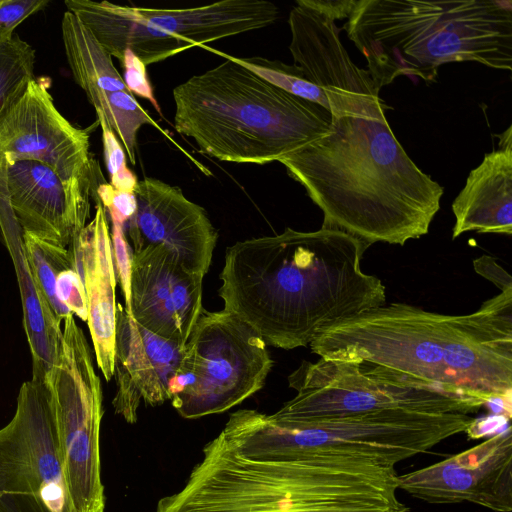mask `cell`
<instances>
[{
	"label": "cell",
	"mask_w": 512,
	"mask_h": 512,
	"mask_svg": "<svg viewBox=\"0 0 512 512\" xmlns=\"http://www.w3.org/2000/svg\"><path fill=\"white\" fill-rule=\"evenodd\" d=\"M367 248L323 227L238 241L226 249L219 275L224 310L268 345L308 346L333 325L386 303L381 280L361 270Z\"/></svg>",
	"instance_id": "obj_1"
},
{
	"label": "cell",
	"mask_w": 512,
	"mask_h": 512,
	"mask_svg": "<svg viewBox=\"0 0 512 512\" xmlns=\"http://www.w3.org/2000/svg\"><path fill=\"white\" fill-rule=\"evenodd\" d=\"M330 360L368 363L486 406L512 392V289L466 315L391 303L345 319L310 343Z\"/></svg>",
	"instance_id": "obj_2"
},
{
	"label": "cell",
	"mask_w": 512,
	"mask_h": 512,
	"mask_svg": "<svg viewBox=\"0 0 512 512\" xmlns=\"http://www.w3.org/2000/svg\"><path fill=\"white\" fill-rule=\"evenodd\" d=\"M278 162L322 210L323 228L368 247L426 235L444 193L406 153L386 115L331 118L327 134Z\"/></svg>",
	"instance_id": "obj_3"
},
{
	"label": "cell",
	"mask_w": 512,
	"mask_h": 512,
	"mask_svg": "<svg viewBox=\"0 0 512 512\" xmlns=\"http://www.w3.org/2000/svg\"><path fill=\"white\" fill-rule=\"evenodd\" d=\"M398 489L395 466L328 455L255 461L218 434L156 512H408Z\"/></svg>",
	"instance_id": "obj_4"
},
{
	"label": "cell",
	"mask_w": 512,
	"mask_h": 512,
	"mask_svg": "<svg viewBox=\"0 0 512 512\" xmlns=\"http://www.w3.org/2000/svg\"><path fill=\"white\" fill-rule=\"evenodd\" d=\"M342 29L379 90L401 75L436 82L450 62L512 70L510 0H354Z\"/></svg>",
	"instance_id": "obj_5"
},
{
	"label": "cell",
	"mask_w": 512,
	"mask_h": 512,
	"mask_svg": "<svg viewBox=\"0 0 512 512\" xmlns=\"http://www.w3.org/2000/svg\"><path fill=\"white\" fill-rule=\"evenodd\" d=\"M225 60L173 89L174 127L220 161H279L330 131L322 106L269 83L227 54Z\"/></svg>",
	"instance_id": "obj_6"
},
{
	"label": "cell",
	"mask_w": 512,
	"mask_h": 512,
	"mask_svg": "<svg viewBox=\"0 0 512 512\" xmlns=\"http://www.w3.org/2000/svg\"><path fill=\"white\" fill-rule=\"evenodd\" d=\"M473 420L463 413L388 410L281 424L269 414L240 409L230 414L219 434L239 455L255 461L328 455L395 466L465 432Z\"/></svg>",
	"instance_id": "obj_7"
},
{
	"label": "cell",
	"mask_w": 512,
	"mask_h": 512,
	"mask_svg": "<svg viewBox=\"0 0 512 512\" xmlns=\"http://www.w3.org/2000/svg\"><path fill=\"white\" fill-rule=\"evenodd\" d=\"M296 395L271 419L298 424L388 410L474 413L483 404L365 362L302 361L288 376Z\"/></svg>",
	"instance_id": "obj_8"
},
{
	"label": "cell",
	"mask_w": 512,
	"mask_h": 512,
	"mask_svg": "<svg viewBox=\"0 0 512 512\" xmlns=\"http://www.w3.org/2000/svg\"><path fill=\"white\" fill-rule=\"evenodd\" d=\"M266 345L234 314L203 309L171 384L172 406L197 419L239 405L265 384L273 366Z\"/></svg>",
	"instance_id": "obj_9"
},
{
	"label": "cell",
	"mask_w": 512,
	"mask_h": 512,
	"mask_svg": "<svg viewBox=\"0 0 512 512\" xmlns=\"http://www.w3.org/2000/svg\"><path fill=\"white\" fill-rule=\"evenodd\" d=\"M56 363L44 383L53 402L65 472L77 512H104L100 427L103 393L83 330L69 314L63 321Z\"/></svg>",
	"instance_id": "obj_10"
},
{
	"label": "cell",
	"mask_w": 512,
	"mask_h": 512,
	"mask_svg": "<svg viewBox=\"0 0 512 512\" xmlns=\"http://www.w3.org/2000/svg\"><path fill=\"white\" fill-rule=\"evenodd\" d=\"M0 512H77L46 383L24 382L0 429Z\"/></svg>",
	"instance_id": "obj_11"
},
{
	"label": "cell",
	"mask_w": 512,
	"mask_h": 512,
	"mask_svg": "<svg viewBox=\"0 0 512 512\" xmlns=\"http://www.w3.org/2000/svg\"><path fill=\"white\" fill-rule=\"evenodd\" d=\"M89 129L72 125L56 108L47 80H31L0 123V155L51 167L66 182L100 183Z\"/></svg>",
	"instance_id": "obj_12"
},
{
	"label": "cell",
	"mask_w": 512,
	"mask_h": 512,
	"mask_svg": "<svg viewBox=\"0 0 512 512\" xmlns=\"http://www.w3.org/2000/svg\"><path fill=\"white\" fill-rule=\"evenodd\" d=\"M95 182H66L51 167L0 155V190L23 232L69 247L87 225Z\"/></svg>",
	"instance_id": "obj_13"
},
{
	"label": "cell",
	"mask_w": 512,
	"mask_h": 512,
	"mask_svg": "<svg viewBox=\"0 0 512 512\" xmlns=\"http://www.w3.org/2000/svg\"><path fill=\"white\" fill-rule=\"evenodd\" d=\"M398 487L433 504L466 501L495 512H510L511 426L443 461L398 475Z\"/></svg>",
	"instance_id": "obj_14"
},
{
	"label": "cell",
	"mask_w": 512,
	"mask_h": 512,
	"mask_svg": "<svg viewBox=\"0 0 512 512\" xmlns=\"http://www.w3.org/2000/svg\"><path fill=\"white\" fill-rule=\"evenodd\" d=\"M137 207L127 222L131 252L162 246L191 272H208L218 234L203 207L179 187L144 177L134 190Z\"/></svg>",
	"instance_id": "obj_15"
},
{
	"label": "cell",
	"mask_w": 512,
	"mask_h": 512,
	"mask_svg": "<svg viewBox=\"0 0 512 512\" xmlns=\"http://www.w3.org/2000/svg\"><path fill=\"white\" fill-rule=\"evenodd\" d=\"M203 279L162 246L131 252L129 314L150 332L185 346L204 309Z\"/></svg>",
	"instance_id": "obj_16"
},
{
	"label": "cell",
	"mask_w": 512,
	"mask_h": 512,
	"mask_svg": "<svg viewBox=\"0 0 512 512\" xmlns=\"http://www.w3.org/2000/svg\"><path fill=\"white\" fill-rule=\"evenodd\" d=\"M114 350L115 412L130 424L141 405H161L171 397L184 346L138 324L117 304Z\"/></svg>",
	"instance_id": "obj_17"
},
{
	"label": "cell",
	"mask_w": 512,
	"mask_h": 512,
	"mask_svg": "<svg viewBox=\"0 0 512 512\" xmlns=\"http://www.w3.org/2000/svg\"><path fill=\"white\" fill-rule=\"evenodd\" d=\"M87 300V323L97 365L106 381L114 371L117 275L106 210L97 200L93 219L69 246Z\"/></svg>",
	"instance_id": "obj_18"
},
{
	"label": "cell",
	"mask_w": 512,
	"mask_h": 512,
	"mask_svg": "<svg viewBox=\"0 0 512 512\" xmlns=\"http://www.w3.org/2000/svg\"><path fill=\"white\" fill-rule=\"evenodd\" d=\"M512 126L496 135L498 149L470 171L452 203V239L468 231L512 234Z\"/></svg>",
	"instance_id": "obj_19"
},
{
	"label": "cell",
	"mask_w": 512,
	"mask_h": 512,
	"mask_svg": "<svg viewBox=\"0 0 512 512\" xmlns=\"http://www.w3.org/2000/svg\"><path fill=\"white\" fill-rule=\"evenodd\" d=\"M23 231L0 190V236L14 266L23 326L32 356V380L44 383L60 348L62 322L56 317L33 274L23 245Z\"/></svg>",
	"instance_id": "obj_20"
},
{
	"label": "cell",
	"mask_w": 512,
	"mask_h": 512,
	"mask_svg": "<svg viewBox=\"0 0 512 512\" xmlns=\"http://www.w3.org/2000/svg\"><path fill=\"white\" fill-rule=\"evenodd\" d=\"M150 26L195 47L272 25L278 7L266 0H222L180 9L135 7Z\"/></svg>",
	"instance_id": "obj_21"
},
{
	"label": "cell",
	"mask_w": 512,
	"mask_h": 512,
	"mask_svg": "<svg viewBox=\"0 0 512 512\" xmlns=\"http://www.w3.org/2000/svg\"><path fill=\"white\" fill-rule=\"evenodd\" d=\"M65 5L106 52L120 62L127 49L148 66L195 47L147 24L135 6L91 0H67Z\"/></svg>",
	"instance_id": "obj_22"
},
{
	"label": "cell",
	"mask_w": 512,
	"mask_h": 512,
	"mask_svg": "<svg viewBox=\"0 0 512 512\" xmlns=\"http://www.w3.org/2000/svg\"><path fill=\"white\" fill-rule=\"evenodd\" d=\"M61 30L73 78L94 109L102 106L108 92H129L112 62V57L68 10L64 13Z\"/></svg>",
	"instance_id": "obj_23"
},
{
	"label": "cell",
	"mask_w": 512,
	"mask_h": 512,
	"mask_svg": "<svg viewBox=\"0 0 512 512\" xmlns=\"http://www.w3.org/2000/svg\"><path fill=\"white\" fill-rule=\"evenodd\" d=\"M22 237L25 253L38 285L56 317L62 322L72 313L56 296V280L61 272L76 268L75 256L69 247L56 241L29 232H23Z\"/></svg>",
	"instance_id": "obj_24"
},
{
	"label": "cell",
	"mask_w": 512,
	"mask_h": 512,
	"mask_svg": "<svg viewBox=\"0 0 512 512\" xmlns=\"http://www.w3.org/2000/svg\"><path fill=\"white\" fill-rule=\"evenodd\" d=\"M35 50L14 35L0 45V123L34 77Z\"/></svg>",
	"instance_id": "obj_25"
},
{
	"label": "cell",
	"mask_w": 512,
	"mask_h": 512,
	"mask_svg": "<svg viewBox=\"0 0 512 512\" xmlns=\"http://www.w3.org/2000/svg\"><path fill=\"white\" fill-rule=\"evenodd\" d=\"M227 56L269 83L297 97L314 102L329 111V103L320 87L307 79L295 65L263 57L240 58Z\"/></svg>",
	"instance_id": "obj_26"
},
{
	"label": "cell",
	"mask_w": 512,
	"mask_h": 512,
	"mask_svg": "<svg viewBox=\"0 0 512 512\" xmlns=\"http://www.w3.org/2000/svg\"><path fill=\"white\" fill-rule=\"evenodd\" d=\"M96 115L102 131L104 158L110 175V184L119 191L134 193L138 180L126 165L124 149L102 114L96 112Z\"/></svg>",
	"instance_id": "obj_27"
},
{
	"label": "cell",
	"mask_w": 512,
	"mask_h": 512,
	"mask_svg": "<svg viewBox=\"0 0 512 512\" xmlns=\"http://www.w3.org/2000/svg\"><path fill=\"white\" fill-rule=\"evenodd\" d=\"M58 300L81 320L87 321V300L82 278L76 268L61 272L56 280Z\"/></svg>",
	"instance_id": "obj_28"
},
{
	"label": "cell",
	"mask_w": 512,
	"mask_h": 512,
	"mask_svg": "<svg viewBox=\"0 0 512 512\" xmlns=\"http://www.w3.org/2000/svg\"><path fill=\"white\" fill-rule=\"evenodd\" d=\"M48 3L46 0H0V45L10 41L16 27Z\"/></svg>",
	"instance_id": "obj_29"
},
{
	"label": "cell",
	"mask_w": 512,
	"mask_h": 512,
	"mask_svg": "<svg viewBox=\"0 0 512 512\" xmlns=\"http://www.w3.org/2000/svg\"><path fill=\"white\" fill-rule=\"evenodd\" d=\"M96 200L108 211L112 224L123 226L136 211L134 193L115 189L110 183H101L96 190Z\"/></svg>",
	"instance_id": "obj_30"
},
{
	"label": "cell",
	"mask_w": 512,
	"mask_h": 512,
	"mask_svg": "<svg viewBox=\"0 0 512 512\" xmlns=\"http://www.w3.org/2000/svg\"><path fill=\"white\" fill-rule=\"evenodd\" d=\"M121 63L124 70L123 81L129 92L148 100L161 114L160 106L147 76L146 65L129 49L124 52Z\"/></svg>",
	"instance_id": "obj_31"
},
{
	"label": "cell",
	"mask_w": 512,
	"mask_h": 512,
	"mask_svg": "<svg viewBox=\"0 0 512 512\" xmlns=\"http://www.w3.org/2000/svg\"><path fill=\"white\" fill-rule=\"evenodd\" d=\"M475 271L495 284L501 291L512 289V279L494 258L483 255L473 261Z\"/></svg>",
	"instance_id": "obj_32"
},
{
	"label": "cell",
	"mask_w": 512,
	"mask_h": 512,
	"mask_svg": "<svg viewBox=\"0 0 512 512\" xmlns=\"http://www.w3.org/2000/svg\"><path fill=\"white\" fill-rule=\"evenodd\" d=\"M510 427V419L501 415H489L481 419H474L465 430L470 438L477 439L493 436Z\"/></svg>",
	"instance_id": "obj_33"
}]
</instances>
